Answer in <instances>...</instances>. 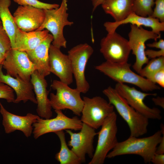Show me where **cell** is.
I'll list each match as a JSON object with an SVG mask.
<instances>
[{"label": "cell", "mask_w": 164, "mask_h": 164, "mask_svg": "<svg viewBox=\"0 0 164 164\" xmlns=\"http://www.w3.org/2000/svg\"><path fill=\"white\" fill-rule=\"evenodd\" d=\"M162 136L160 130L146 137L139 138L130 136L126 140L118 142L112 151L108 154L106 158L110 159L121 155L135 154L141 156L145 163H149L155 153Z\"/></svg>", "instance_id": "obj_1"}, {"label": "cell", "mask_w": 164, "mask_h": 164, "mask_svg": "<svg viewBox=\"0 0 164 164\" xmlns=\"http://www.w3.org/2000/svg\"><path fill=\"white\" fill-rule=\"evenodd\" d=\"M102 92L127 123L130 130V136L138 137L147 133L149 119L130 106L114 88L109 86Z\"/></svg>", "instance_id": "obj_2"}, {"label": "cell", "mask_w": 164, "mask_h": 164, "mask_svg": "<svg viewBox=\"0 0 164 164\" xmlns=\"http://www.w3.org/2000/svg\"><path fill=\"white\" fill-rule=\"evenodd\" d=\"M131 66L127 62L118 63L106 61L95 68L117 83L132 84L144 91L160 89L156 84L133 72Z\"/></svg>", "instance_id": "obj_3"}, {"label": "cell", "mask_w": 164, "mask_h": 164, "mask_svg": "<svg viewBox=\"0 0 164 164\" xmlns=\"http://www.w3.org/2000/svg\"><path fill=\"white\" fill-rule=\"evenodd\" d=\"M67 0H62L60 6L56 9H45V18L40 27L36 31L45 29L50 32L53 37L52 44L60 48L67 47V41L64 36L63 30L66 26H71L73 22L68 19Z\"/></svg>", "instance_id": "obj_4"}, {"label": "cell", "mask_w": 164, "mask_h": 164, "mask_svg": "<svg viewBox=\"0 0 164 164\" xmlns=\"http://www.w3.org/2000/svg\"><path fill=\"white\" fill-rule=\"evenodd\" d=\"M51 87L56 91V94L51 93L50 101L52 108L54 110H71L77 116H80L84 105L81 93L76 88L73 89L60 80L53 81Z\"/></svg>", "instance_id": "obj_5"}, {"label": "cell", "mask_w": 164, "mask_h": 164, "mask_svg": "<svg viewBox=\"0 0 164 164\" xmlns=\"http://www.w3.org/2000/svg\"><path fill=\"white\" fill-rule=\"evenodd\" d=\"M117 115L114 111L105 120L97 133V145L91 159L88 164H103L109 152L116 145L118 141Z\"/></svg>", "instance_id": "obj_6"}, {"label": "cell", "mask_w": 164, "mask_h": 164, "mask_svg": "<svg viewBox=\"0 0 164 164\" xmlns=\"http://www.w3.org/2000/svg\"><path fill=\"white\" fill-rule=\"evenodd\" d=\"M84 105L81 120L95 129L101 127L114 111V106L103 97L96 96L83 97Z\"/></svg>", "instance_id": "obj_7"}, {"label": "cell", "mask_w": 164, "mask_h": 164, "mask_svg": "<svg viewBox=\"0 0 164 164\" xmlns=\"http://www.w3.org/2000/svg\"><path fill=\"white\" fill-rule=\"evenodd\" d=\"M94 50L87 43H81L73 47L68 52L76 87L81 93L85 94L89 90L90 84L85 76L86 66L93 54Z\"/></svg>", "instance_id": "obj_8"}, {"label": "cell", "mask_w": 164, "mask_h": 164, "mask_svg": "<svg viewBox=\"0 0 164 164\" xmlns=\"http://www.w3.org/2000/svg\"><path fill=\"white\" fill-rule=\"evenodd\" d=\"M56 116L54 118L43 119L39 117L33 124L32 133L35 139L50 132L70 129L80 130L83 122L77 116L69 118L65 115L62 110H56Z\"/></svg>", "instance_id": "obj_9"}, {"label": "cell", "mask_w": 164, "mask_h": 164, "mask_svg": "<svg viewBox=\"0 0 164 164\" xmlns=\"http://www.w3.org/2000/svg\"><path fill=\"white\" fill-rule=\"evenodd\" d=\"M129 46L132 53L135 55V61L132 66L133 69L138 74L143 66L149 61V59L145 54V42L149 39L155 41L161 36L152 31H149L138 27L135 25H131V30L128 33Z\"/></svg>", "instance_id": "obj_10"}, {"label": "cell", "mask_w": 164, "mask_h": 164, "mask_svg": "<svg viewBox=\"0 0 164 164\" xmlns=\"http://www.w3.org/2000/svg\"><path fill=\"white\" fill-rule=\"evenodd\" d=\"M100 51L106 61L118 63L127 62L131 50L128 41L116 31L108 33L100 42Z\"/></svg>", "instance_id": "obj_11"}, {"label": "cell", "mask_w": 164, "mask_h": 164, "mask_svg": "<svg viewBox=\"0 0 164 164\" xmlns=\"http://www.w3.org/2000/svg\"><path fill=\"white\" fill-rule=\"evenodd\" d=\"M114 88L126 101L136 111L149 119L160 120L161 111L157 108H151L144 102L145 98L149 96H156V93L143 92L134 87H130L123 83H117Z\"/></svg>", "instance_id": "obj_12"}, {"label": "cell", "mask_w": 164, "mask_h": 164, "mask_svg": "<svg viewBox=\"0 0 164 164\" xmlns=\"http://www.w3.org/2000/svg\"><path fill=\"white\" fill-rule=\"evenodd\" d=\"M2 65L7 74L27 81H30L32 74L36 70L26 52L12 48L5 55Z\"/></svg>", "instance_id": "obj_13"}, {"label": "cell", "mask_w": 164, "mask_h": 164, "mask_svg": "<svg viewBox=\"0 0 164 164\" xmlns=\"http://www.w3.org/2000/svg\"><path fill=\"white\" fill-rule=\"evenodd\" d=\"M95 130L83 123L80 132L78 133L73 132L70 129L65 130L70 137L68 145L82 163L85 162L86 155L91 158L93 156L94 151V140L97 134Z\"/></svg>", "instance_id": "obj_14"}, {"label": "cell", "mask_w": 164, "mask_h": 164, "mask_svg": "<svg viewBox=\"0 0 164 164\" xmlns=\"http://www.w3.org/2000/svg\"><path fill=\"white\" fill-rule=\"evenodd\" d=\"M0 112L2 117V125L5 132L9 134L15 130L21 131L26 137L30 136L32 133L33 124L39 117L28 113L25 116L15 114L7 111L0 102Z\"/></svg>", "instance_id": "obj_15"}, {"label": "cell", "mask_w": 164, "mask_h": 164, "mask_svg": "<svg viewBox=\"0 0 164 164\" xmlns=\"http://www.w3.org/2000/svg\"><path fill=\"white\" fill-rule=\"evenodd\" d=\"M13 16L20 29L26 32L36 31L44 21L45 9L30 5H19Z\"/></svg>", "instance_id": "obj_16"}, {"label": "cell", "mask_w": 164, "mask_h": 164, "mask_svg": "<svg viewBox=\"0 0 164 164\" xmlns=\"http://www.w3.org/2000/svg\"><path fill=\"white\" fill-rule=\"evenodd\" d=\"M49 65L50 73L62 82L69 85L73 82L70 60L68 55L63 53L60 49L51 44L49 49Z\"/></svg>", "instance_id": "obj_17"}, {"label": "cell", "mask_w": 164, "mask_h": 164, "mask_svg": "<svg viewBox=\"0 0 164 164\" xmlns=\"http://www.w3.org/2000/svg\"><path fill=\"white\" fill-rule=\"evenodd\" d=\"M37 101L36 112L38 115L44 119L50 118L53 115L52 107L48 98L49 91L45 77L36 70L32 74L30 79Z\"/></svg>", "instance_id": "obj_18"}, {"label": "cell", "mask_w": 164, "mask_h": 164, "mask_svg": "<svg viewBox=\"0 0 164 164\" xmlns=\"http://www.w3.org/2000/svg\"><path fill=\"white\" fill-rule=\"evenodd\" d=\"M2 68V64L0 66V83L7 85L15 92L16 97L14 103H18L23 101L25 103L29 101L37 104L33 87L30 81L24 80L19 76L14 77L5 74Z\"/></svg>", "instance_id": "obj_19"}, {"label": "cell", "mask_w": 164, "mask_h": 164, "mask_svg": "<svg viewBox=\"0 0 164 164\" xmlns=\"http://www.w3.org/2000/svg\"><path fill=\"white\" fill-rule=\"evenodd\" d=\"M130 23L138 27L144 26L149 27L152 31L161 36V32L164 30V22H161L158 19L151 16L144 17L138 15L134 12L130 14L124 20L119 22H107L104 26L108 33H112L121 25Z\"/></svg>", "instance_id": "obj_20"}, {"label": "cell", "mask_w": 164, "mask_h": 164, "mask_svg": "<svg viewBox=\"0 0 164 164\" xmlns=\"http://www.w3.org/2000/svg\"><path fill=\"white\" fill-rule=\"evenodd\" d=\"M53 40V35L49 34L47 37L34 49L26 52L36 70L41 75L45 77L50 72L49 65V49Z\"/></svg>", "instance_id": "obj_21"}, {"label": "cell", "mask_w": 164, "mask_h": 164, "mask_svg": "<svg viewBox=\"0 0 164 164\" xmlns=\"http://www.w3.org/2000/svg\"><path fill=\"white\" fill-rule=\"evenodd\" d=\"M49 32L46 29L26 32L18 28L12 49L26 52L32 50L47 37Z\"/></svg>", "instance_id": "obj_22"}, {"label": "cell", "mask_w": 164, "mask_h": 164, "mask_svg": "<svg viewBox=\"0 0 164 164\" xmlns=\"http://www.w3.org/2000/svg\"><path fill=\"white\" fill-rule=\"evenodd\" d=\"M134 0H104L101 4L107 14L111 15L115 22L121 21L133 12Z\"/></svg>", "instance_id": "obj_23"}, {"label": "cell", "mask_w": 164, "mask_h": 164, "mask_svg": "<svg viewBox=\"0 0 164 164\" xmlns=\"http://www.w3.org/2000/svg\"><path fill=\"white\" fill-rule=\"evenodd\" d=\"M11 2V0H0V19L4 28L10 38L12 48L14 44L18 27L9 10Z\"/></svg>", "instance_id": "obj_24"}, {"label": "cell", "mask_w": 164, "mask_h": 164, "mask_svg": "<svg viewBox=\"0 0 164 164\" xmlns=\"http://www.w3.org/2000/svg\"><path fill=\"white\" fill-rule=\"evenodd\" d=\"M58 137L60 143V149L55 155V158L60 164H80V159L71 150L67 143L65 133L63 130L55 132Z\"/></svg>", "instance_id": "obj_25"}, {"label": "cell", "mask_w": 164, "mask_h": 164, "mask_svg": "<svg viewBox=\"0 0 164 164\" xmlns=\"http://www.w3.org/2000/svg\"><path fill=\"white\" fill-rule=\"evenodd\" d=\"M141 69L138 74L149 80L157 71L164 67V56L152 59Z\"/></svg>", "instance_id": "obj_26"}, {"label": "cell", "mask_w": 164, "mask_h": 164, "mask_svg": "<svg viewBox=\"0 0 164 164\" xmlns=\"http://www.w3.org/2000/svg\"><path fill=\"white\" fill-rule=\"evenodd\" d=\"M155 0H134L133 12L144 17L151 16L153 12Z\"/></svg>", "instance_id": "obj_27"}, {"label": "cell", "mask_w": 164, "mask_h": 164, "mask_svg": "<svg viewBox=\"0 0 164 164\" xmlns=\"http://www.w3.org/2000/svg\"><path fill=\"white\" fill-rule=\"evenodd\" d=\"M20 5H30L44 9H56L60 5L56 4L44 3L38 0H13Z\"/></svg>", "instance_id": "obj_28"}, {"label": "cell", "mask_w": 164, "mask_h": 164, "mask_svg": "<svg viewBox=\"0 0 164 164\" xmlns=\"http://www.w3.org/2000/svg\"><path fill=\"white\" fill-rule=\"evenodd\" d=\"M11 49L10 38L2 25H0V51L5 56Z\"/></svg>", "instance_id": "obj_29"}, {"label": "cell", "mask_w": 164, "mask_h": 164, "mask_svg": "<svg viewBox=\"0 0 164 164\" xmlns=\"http://www.w3.org/2000/svg\"><path fill=\"white\" fill-rule=\"evenodd\" d=\"M14 91L7 85L0 83V98L5 99L9 103H14L15 99Z\"/></svg>", "instance_id": "obj_30"}, {"label": "cell", "mask_w": 164, "mask_h": 164, "mask_svg": "<svg viewBox=\"0 0 164 164\" xmlns=\"http://www.w3.org/2000/svg\"><path fill=\"white\" fill-rule=\"evenodd\" d=\"M155 5L151 17L158 19L161 22H164V0H155Z\"/></svg>", "instance_id": "obj_31"}, {"label": "cell", "mask_w": 164, "mask_h": 164, "mask_svg": "<svg viewBox=\"0 0 164 164\" xmlns=\"http://www.w3.org/2000/svg\"><path fill=\"white\" fill-rule=\"evenodd\" d=\"M152 82L158 84L162 87H164V67L155 73L149 80Z\"/></svg>", "instance_id": "obj_32"}, {"label": "cell", "mask_w": 164, "mask_h": 164, "mask_svg": "<svg viewBox=\"0 0 164 164\" xmlns=\"http://www.w3.org/2000/svg\"><path fill=\"white\" fill-rule=\"evenodd\" d=\"M145 54L149 59H153L162 56H164V50H160L156 51L148 49L145 51Z\"/></svg>", "instance_id": "obj_33"}, {"label": "cell", "mask_w": 164, "mask_h": 164, "mask_svg": "<svg viewBox=\"0 0 164 164\" xmlns=\"http://www.w3.org/2000/svg\"><path fill=\"white\" fill-rule=\"evenodd\" d=\"M151 162L154 164H164V154L155 153L151 160Z\"/></svg>", "instance_id": "obj_34"}, {"label": "cell", "mask_w": 164, "mask_h": 164, "mask_svg": "<svg viewBox=\"0 0 164 164\" xmlns=\"http://www.w3.org/2000/svg\"><path fill=\"white\" fill-rule=\"evenodd\" d=\"M146 45L150 47H155L160 50H164V40L161 39L158 41H155L152 43H148Z\"/></svg>", "instance_id": "obj_35"}, {"label": "cell", "mask_w": 164, "mask_h": 164, "mask_svg": "<svg viewBox=\"0 0 164 164\" xmlns=\"http://www.w3.org/2000/svg\"><path fill=\"white\" fill-rule=\"evenodd\" d=\"M162 136V139L157 146L155 153L164 154V134Z\"/></svg>", "instance_id": "obj_36"}, {"label": "cell", "mask_w": 164, "mask_h": 164, "mask_svg": "<svg viewBox=\"0 0 164 164\" xmlns=\"http://www.w3.org/2000/svg\"><path fill=\"white\" fill-rule=\"evenodd\" d=\"M152 100L155 105L159 106L163 109L164 108V97L158 96L156 97L152 98Z\"/></svg>", "instance_id": "obj_37"}, {"label": "cell", "mask_w": 164, "mask_h": 164, "mask_svg": "<svg viewBox=\"0 0 164 164\" xmlns=\"http://www.w3.org/2000/svg\"><path fill=\"white\" fill-rule=\"evenodd\" d=\"M104 0H91L93 6L92 12H93L97 7L101 5Z\"/></svg>", "instance_id": "obj_38"}, {"label": "cell", "mask_w": 164, "mask_h": 164, "mask_svg": "<svg viewBox=\"0 0 164 164\" xmlns=\"http://www.w3.org/2000/svg\"><path fill=\"white\" fill-rule=\"evenodd\" d=\"M5 59V56L0 51V66L2 63Z\"/></svg>", "instance_id": "obj_39"}, {"label": "cell", "mask_w": 164, "mask_h": 164, "mask_svg": "<svg viewBox=\"0 0 164 164\" xmlns=\"http://www.w3.org/2000/svg\"><path fill=\"white\" fill-rule=\"evenodd\" d=\"M2 25V24L1 21V20L0 19V25Z\"/></svg>", "instance_id": "obj_40"}]
</instances>
